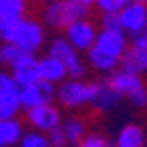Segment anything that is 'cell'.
<instances>
[{"mask_svg":"<svg viewBox=\"0 0 147 147\" xmlns=\"http://www.w3.org/2000/svg\"><path fill=\"white\" fill-rule=\"evenodd\" d=\"M120 31L126 36L140 33L142 29L147 27V4L145 0H132L124 10L119 13Z\"/></svg>","mask_w":147,"mask_h":147,"instance_id":"5","label":"cell"},{"mask_svg":"<svg viewBox=\"0 0 147 147\" xmlns=\"http://www.w3.org/2000/svg\"><path fill=\"white\" fill-rule=\"evenodd\" d=\"M109 147H111V145H109Z\"/></svg>","mask_w":147,"mask_h":147,"instance_id":"32","label":"cell"},{"mask_svg":"<svg viewBox=\"0 0 147 147\" xmlns=\"http://www.w3.org/2000/svg\"><path fill=\"white\" fill-rule=\"evenodd\" d=\"M55 86L50 84V82H36V84H31V86L19 88V99H21V107H25L27 111L34 109V107H40V105H52L55 98Z\"/></svg>","mask_w":147,"mask_h":147,"instance_id":"6","label":"cell"},{"mask_svg":"<svg viewBox=\"0 0 147 147\" xmlns=\"http://www.w3.org/2000/svg\"><path fill=\"white\" fill-rule=\"evenodd\" d=\"M132 0H96V6L103 16H119Z\"/></svg>","mask_w":147,"mask_h":147,"instance_id":"22","label":"cell"},{"mask_svg":"<svg viewBox=\"0 0 147 147\" xmlns=\"http://www.w3.org/2000/svg\"><path fill=\"white\" fill-rule=\"evenodd\" d=\"M76 147H109V143L101 134H86Z\"/></svg>","mask_w":147,"mask_h":147,"instance_id":"24","label":"cell"},{"mask_svg":"<svg viewBox=\"0 0 147 147\" xmlns=\"http://www.w3.org/2000/svg\"><path fill=\"white\" fill-rule=\"evenodd\" d=\"M23 138V128L19 124V120H0V147L16 145L21 142Z\"/></svg>","mask_w":147,"mask_h":147,"instance_id":"17","label":"cell"},{"mask_svg":"<svg viewBox=\"0 0 147 147\" xmlns=\"http://www.w3.org/2000/svg\"><path fill=\"white\" fill-rule=\"evenodd\" d=\"M25 0H0V19L6 17H23Z\"/></svg>","mask_w":147,"mask_h":147,"instance_id":"21","label":"cell"},{"mask_svg":"<svg viewBox=\"0 0 147 147\" xmlns=\"http://www.w3.org/2000/svg\"><path fill=\"white\" fill-rule=\"evenodd\" d=\"M88 8L78 0H52L44 8V21L54 29H67L69 25L86 19Z\"/></svg>","mask_w":147,"mask_h":147,"instance_id":"1","label":"cell"},{"mask_svg":"<svg viewBox=\"0 0 147 147\" xmlns=\"http://www.w3.org/2000/svg\"><path fill=\"white\" fill-rule=\"evenodd\" d=\"M42 42H44L42 25L36 23V21H31V19H23V25H21V29H19V33H17L13 44H16L19 50H23L25 54L34 55V52L42 46Z\"/></svg>","mask_w":147,"mask_h":147,"instance_id":"9","label":"cell"},{"mask_svg":"<svg viewBox=\"0 0 147 147\" xmlns=\"http://www.w3.org/2000/svg\"><path fill=\"white\" fill-rule=\"evenodd\" d=\"M38 71H40V80L50 82V84L65 82V76H67L65 67L61 65L57 59L50 57V55H46V57H42V59H38Z\"/></svg>","mask_w":147,"mask_h":147,"instance_id":"14","label":"cell"},{"mask_svg":"<svg viewBox=\"0 0 147 147\" xmlns=\"http://www.w3.org/2000/svg\"><path fill=\"white\" fill-rule=\"evenodd\" d=\"M120 67L122 71L132 73V75L142 76L147 73V50H140L134 46H128L124 52L122 59H120Z\"/></svg>","mask_w":147,"mask_h":147,"instance_id":"12","label":"cell"},{"mask_svg":"<svg viewBox=\"0 0 147 147\" xmlns=\"http://www.w3.org/2000/svg\"><path fill=\"white\" fill-rule=\"evenodd\" d=\"M48 55L54 57L65 67L67 76H71V80H82V76L86 75V67L80 59V54L67 42L65 38H55L50 44Z\"/></svg>","mask_w":147,"mask_h":147,"instance_id":"4","label":"cell"},{"mask_svg":"<svg viewBox=\"0 0 147 147\" xmlns=\"http://www.w3.org/2000/svg\"><path fill=\"white\" fill-rule=\"evenodd\" d=\"M21 147H50L48 145V138L40 134V132H29V134H23L21 138Z\"/></svg>","mask_w":147,"mask_h":147,"instance_id":"23","label":"cell"},{"mask_svg":"<svg viewBox=\"0 0 147 147\" xmlns=\"http://www.w3.org/2000/svg\"><path fill=\"white\" fill-rule=\"evenodd\" d=\"M25 55H31V54H25L23 50L17 48L16 44H0V63L2 65L16 67Z\"/></svg>","mask_w":147,"mask_h":147,"instance_id":"20","label":"cell"},{"mask_svg":"<svg viewBox=\"0 0 147 147\" xmlns=\"http://www.w3.org/2000/svg\"><path fill=\"white\" fill-rule=\"evenodd\" d=\"M27 120L34 126L36 132H52L55 128L61 126V117L59 111L55 109L54 105H40V107H34V109L27 111Z\"/></svg>","mask_w":147,"mask_h":147,"instance_id":"10","label":"cell"},{"mask_svg":"<svg viewBox=\"0 0 147 147\" xmlns=\"http://www.w3.org/2000/svg\"><path fill=\"white\" fill-rule=\"evenodd\" d=\"M13 88H19L16 84V80L11 78V75L8 73H0V94L8 92V90H13Z\"/></svg>","mask_w":147,"mask_h":147,"instance_id":"28","label":"cell"},{"mask_svg":"<svg viewBox=\"0 0 147 147\" xmlns=\"http://www.w3.org/2000/svg\"><path fill=\"white\" fill-rule=\"evenodd\" d=\"M21 109V99H19V88L8 90L0 94V120H11Z\"/></svg>","mask_w":147,"mask_h":147,"instance_id":"16","label":"cell"},{"mask_svg":"<svg viewBox=\"0 0 147 147\" xmlns=\"http://www.w3.org/2000/svg\"><path fill=\"white\" fill-rule=\"evenodd\" d=\"M11 78L16 80V84L19 88H25V86L40 82L38 59H34V55H25L16 67H11Z\"/></svg>","mask_w":147,"mask_h":147,"instance_id":"11","label":"cell"},{"mask_svg":"<svg viewBox=\"0 0 147 147\" xmlns=\"http://www.w3.org/2000/svg\"><path fill=\"white\" fill-rule=\"evenodd\" d=\"M78 2H80L82 6H86V8H88V6H92V4H96V0H78Z\"/></svg>","mask_w":147,"mask_h":147,"instance_id":"29","label":"cell"},{"mask_svg":"<svg viewBox=\"0 0 147 147\" xmlns=\"http://www.w3.org/2000/svg\"><path fill=\"white\" fill-rule=\"evenodd\" d=\"M21 25H23V17H6V19H0V40H2V44H13Z\"/></svg>","mask_w":147,"mask_h":147,"instance_id":"19","label":"cell"},{"mask_svg":"<svg viewBox=\"0 0 147 147\" xmlns=\"http://www.w3.org/2000/svg\"><path fill=\"white\" fill-rule=\"evenodd\" d=\"M145 147H147V136H145Z\"/></svg>","mask_w":147,"mask_h":147,"instance_id":"30","label":"cell"},{"mask_svg":"<svg viewBox=\"0 0 147 147\" xmlns=\"http://www.w3.org/2000/svg\"><path fill=\"white\" fill-rule=\"evenodd\" d=\"M101 29L103 31H120L119 16H101Z\"/></svg>","mask_w":147,"mask_h":147,"instance_id":"27","label":"cell"},{"mask_svg":"<svg viewBox=\"0 0 147 147\" xmlns=\"http://www.w3.org/2000/svg\"><path fill=\"white\" fill-rule=\"evenodd\" d=\"M96 38H98V31L94 27V23H90L88 19H80L65 29V40L78 54L88 52L96 44Z\"/></svg>","mask_w":147,"mask_h":147,"instance_id":"8","label":"cell"},{"mask_svg":"<svg viewBox=\"0 0 147 147\" xmlns=\"http://www.w3.org/2000/svg\"><path fill=\"white\" fill-rule=\"evenodd\" d=\"M119 96L113 92V88L107 84V80L98 82V92H96V98H94L92 105L94 109L101 111V113H107V111L115 109V105L119 103Z\"/></svg>","mask_w":147,"mask_h":147,"instance_id":"15","label":"cell"},{"mask_svg":"<svg viewBox=\"0 0 147 147\" xmlns=\"http://www.w3.org/2000/svg\"><path fill=\"white\" fill-rule=\"evenodd\" d=\"M147 132L140 124H126L120 128L115 140V147H145Z\"/></svg>","mask_w":147,"mask_h":147,"instance_id":"13","label":"cell"},{"mask_svg":"<svg viewBox=\"0 0 147 147\" xmlns=\"http://www.w3.org/2000/svg\"><path fill=\"white\" fill-rule=\"evenodd\" d=\"M98 92V82H84V80H65L55 92V98L65 107H80L92 103Z\"/></svg>","mask_w":147,"mask_h":147,"instance_id":"3","label":"cell"},{"mask_svg":"<svg viewBox=\"0 0 147 147\" xmlns=\"http://www.w3.org/2000/svg\"><path fill=\"white\" fill-rule=\"evenodd\" d=\"M128 40H130V46H134V48L147 50V27H145V29H142L140 33L132 34Z\"/></svg>","mask_w":147,"mask_h":147,"instance_id":"26","label":"cell"},{"mask_svg":"<svg viewBox=\"0 0 147 147\" xmlns=\"http://www.w3.org/2000/svg\"><path fill=\"white\" fill-rule=\"evenodd\" d=\"M61 130L65 134L67 143H73V145H78L86 136V124L82 119H67L61 124Z\"/></svg>","mask_w":147,"mask_h":147,"instance_id":"18","label":"cell"},{"mask_svg":"<svg viewBox=\"0 0 147 147\" xmlns=\"http://www.w3.org/2000/svg\"><path fill=\"white\" fill-rule=\"evenodd\" d=\"M107 84L113 88V92L119 98H128L134 105L145 107L147 105V86L142 76L132 75L126 71H115L107 78Z\"/></svg>","mask_w":147,"mask_h":147,"instance_id":"2","label":"cell"},{"mask_svg":"<svg viewBox=\"0 0 147 147\" xmlns=\"http://www.w3.org/2000/svg\"><path fill=\"white\" fill-rule=\"evenodd\" d=\"M145 4H147V0H145Z\"/></svg>","mask_w":147,"mask_h":147,"instance_id":"31","label":"cell"},{"mask_svg":"<svg viewBox=\"0 0 147 147\" xmlns=\"http://www.w3.org/2000/svg\"><path fill=\"white\" fill-rule=\"evenodd\" d=\"M48 145L50 147H65L67 145V140H65V134L61 130V126L48 134Z\"/></svg>","mask_w":147,"mask_h":147,"instance_id":"25","label":"cell"},{"mask_svg":"<svg viewBox=\"0 0 147 147\" xmlns=\"http://www.w3.org/2000/svg\"><path fill=\"white\" fill-rule=\"evenodd\" d=\"M130 46V40L122 31H98V38H96V44L94 48L99 50L101 54L109 55L113 59L120 61L124 52Z\"/></svg>","mask_w":147,"mask_h":147,"instance_id":"7","label":"cell"}]
</instances>
